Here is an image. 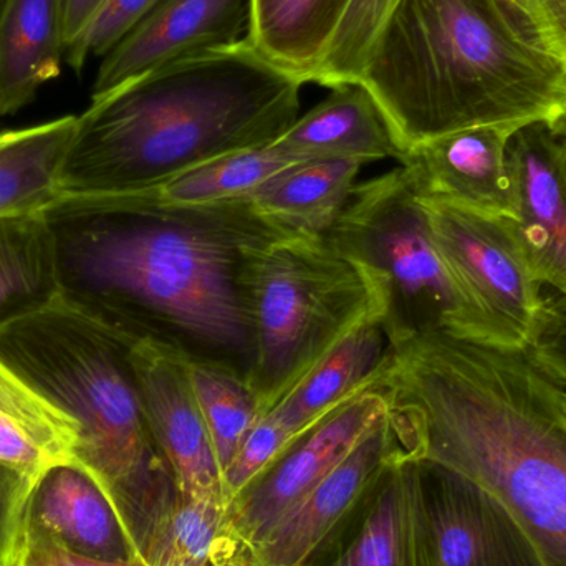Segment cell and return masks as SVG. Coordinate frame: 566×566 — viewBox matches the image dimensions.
<instances>
[{"label":"cell","instance_id":"cell-1","mask_svg":"<svg viewBox=\"0 0 566 566\" xmlns=\"http://www.w3.org/2000/svg\"><path fill=\"white\" fill-rule=\"evenodd\" d=\"M42 216L59 303L128 345L245 379L254 361L252 265L275 244L305 239L251 199L175 205L159 189L59 196Z\"/></svg>","mask_w":566,"mask_h":566},{"label":"cell","instance_id":"cell-26","mask_svg":"<svg viewBox=\"0 0 566 566\" xmlns=\"http://www.w3.org/2000/svg\"><path fill=\"white\" fill-rule=\"evenodd\" d=\"M251 554L235 534L229 504L178 499L143 566H239Z\"/></svg>","mask_w":566,"mask_h":566},{"label":"cell","instance_id":"cell-41","mask_svg":"<svg viewBox=\"0 0 566 566\" xmlns=\"http://www.w3.org/2000/svg\"><path fill=\"white\" fill-rule=\"evenodd\" d=\"M558 119H562V122L566 123V105H565V113H564V115H562L560 118H558Z\"/></svg>","mask_w":566,"mask_h":566},{"label":"cell","instance_id":"cell-34","mask_svg":"<svg viewBox=\"0 0 566 566\" xmlns=\"http://www.w3.org/2000/svg\"><path fill=\"white\" fill-rule=\"evenodd\" d=\"M538 45L566 69V0H511Z\"/></svg>","mask_w":566,"mask_h":566},{"label":"cell","instance_id":"cell-12","mask_svg":"<svg viewBox=\"0 0 566 566\" xmlns=\"http://www.w3.org/2000/svg\"><path fill=\"white\" fill-rule=\"evenodd\" d=\"M514 221L538 282L566 303V168L552 123L517 129L507 146Z\"/></svg>","mask_w":566,"mask_h":566},{"label":"cell","instance_id":"cell-37","mask_svg":"<svg viewBox=\"0 0 566 566\" xmlns=\"http://www.w3.org/2000/svg\"><path fill=\"white\" fill-rule=\"evenodd\" d=\"M547 379L548 382H551L552 391H554L555 401H557L558 408H560L562 415H564L566 419V385L565 382H560L557 381V379L551 378V376H547Z\"/></svg>","mask_w":566,"mask_h":566},{"label":"cell","instance_id":"cell-8","mask_svg":"<svg viewBox=\"0 0 566 566\" xmlns=\"http://www.w3.org/2000/svg\"><path fill=\"white\" fill-rule=\"evenodd\" d=\"M421 199L432 238L452 274L502 332L528 348L547 296L514 219Z\"/></svg>","mask_w":566,"mask_h":566},{"label":"cell","instance_id":"cell-30","mask_svg":"<svg viewBox=\"0 0 566 566\" xmlns=\"http://www.w3.org/2000/svg\"><path fill=\"white\" fill-rule=\"evenodd\" d=\"M296 432L286 424L275 409L265 412L255 421L245 436L231 464L222 474L224 494L229 504L242 494L296 438Z\"/></svg>","mask_w":566,"mask_h":566},{"label":"cell","instance_id":"cell-10","mask_svg":"<svg viewBox=\"0 0 566 566\" xmlns=\"http://www.w3.org/2000/svg\"><path fill=\"white\" fill-rule=\"evenodd\" d=\"M419 464L429 566H545L522 525L488 489L442 465Z\"/></svg>","mask_w":566,"mask_h":566},{"label":"cell","instance_id":"cell-17","mask_svg":"<svg viewBox=\"0 0 566 566\" xmlns=\"http://www.w3.org/2000/svg\"><path fill=\"white\" fill-rule=\"evenodd\" d=\"M295 161L355 159L368 165L381 159L401 161L406 148L371 93L361 85H342L272 143Z\"/></svg>","mask_w":566,"mask_h":566},{"label":"cell","instance_id":"cell-14","mask_svg":"<svg viewBox=\"0 0 566 566\" xmlns=\"http://www.w3.org/2000/svg\"><path fill=\"white\" fill-rule=\"evenodd\" d=\"M396 451L388 411L348 455L251 552L254 566H306L365 495Z\"/></svg>","mask_w":566,"mask_h":566},{"label":"cell","instance_id":"cell-29","mask_svg":"<svg viewBox=\"0 0 566 566\" xmlns=\"http://www.w3.org/2000/svg\"><path fill=\"white\" fill-rule=\"evenodd\" d=\"M399 0H349L336 23L315 76V85L335 88L361 82L382 27Z\"/></svg>","mask_w":566,"mask_h":566},{"label":"cell","instance_id":"cell-9","mask_svg":"<svg viewBox=\"0 0 566 566\" xmlns=\"http://www.w3.org/2000/svg\"><path fill=\"white\" fill-rule=\"evenodd\" d=\"M375 382L300 432L229 504L232 528L249 554L352 452L385 416Z\"/></svg>","mask_w":566,"mask_h":566},{"label":"cell","instance_id":"cell-40","mask_svg":"<svg viewBox=\"0 0 566 566\" xmlns=\"http://www.w3.org/2000/svg\"><path fill=\"white\" fill-rule=\"evenodd\" d=\"M239 566H254V564H252V558H251V560L244 562V564L239 565Z\"/></svg>","mask_w":566,"mask_h":566},{"label":"cell","instance_id":"cell-19","mask_svg":"<svg viewBox=\"0 0 566 566\" xmlns=\"http://www.w3.org/2000/svg\"><path fill=\"white\" fill-rule=\"evenodd\" d=\"M63 0H9L0 15V116L15 115L62 72Z\"/></svg>","mask_w":566,"mask_h":566},{"label":"cell","instance_id":"cell-18","mask_svg":"<svg viewBox=\"0 0 566 566\" xmlns=\"http://www.w3.org/2000/svg\"><path fill=\"white\" fill-rule=\"evenodd\" d=\"M352 544L328 566H429L422 471L396 444Z\"/></svg>","mask_w":566,"mask_h":566},{"label":"cell","instance_id":"cell-22","mask_svg":"<svg viewBox=\"0 0 566 566\" xmlns=\"http://www.w3.org/2000/svg\"><path fill=\"white\" fill-rule=\"evenodd\" d=\"M355 159L293 163L255 189V208L302 238L319 239L335 224L355 191L363 168Z\"/></svg>","mask_w":566,"mask_h":566},{"label":"cell","instance_id":"cell-4","mask_svg":"<svg viewBox=\"0 0 566 566\" xmlns=\"http://www.w3.org/2000/svg\"><path fill=\"white\" fill-rule=\"evenodd\" d=\"M359 83L406 151L479 126L555 123L566 105L565 66L511 0H399Z\"/></svg>","mask_w":566,"mask_h":566},{"label":"cell","instance_id":"cell-32","mask_svg":"<svg viewBox=\"0 0 566 566\" xmlns=\"http://www.w3.org/2000/svg\"><path fill=\"white\" fill-rule=\"evenodd\" d=\"M35 481L0 462V566H13L19 562L27 502Z\"/></svg>","mask_w":566,"mask_h":566},{"label":"cell","instance_id":"cell-25","mask_svg":"<svg viewBox=\"0 0 566 566\" xmlns=\"http://www.w3.org/2000/svg\"><path fill=\"white\" fill-rule=\"evenodd\" d=\"M56 302L55 251L42 212L0 218V329Z\"/></svg>","mask_w":566,"mask_h":566},{"label":"cell","instance_id":"cell-11","mask_svg":"<svg viewBox=\"0 0 566 566\" xmlns=\"http://www.w3.org/2000/svg\"><path fill=\"white\" fill-rule=\"evenodd\" d=\"M132 361L146 421L171 469L179 497L229 504L186 361L151 346H133Z\"/></svg>","mask_w":566,"mask_h":566},{"label":"cell","instance_id":"cell-2","mask_svg":"<svg viewBox=\"0 0 566 566\" xmlns=\"http://www.w3.org/2000/svg\"><path fill=\"white\" fill-rule=\"evenodd\" d=\"M406 458L488 489L566 566V419L527 348L422 333L391 346L375 381Z\"/></svg>","mask_w":566,"mask_h":566},{"label":"cell","instance_id":"cell-38","mask_svg":"<svg viewBox=\"0 0 566 566\" xmlns=\"http://www.w3.org/2000/svg\"><path fill=\"white\" fill-rule=\"evenodd\" d=\"M552 125H554V128L557 129L558 136H560L562 151H564L566 168V123L562 122V119H557V122L552 123Z\"/></svg>","mask_w":566,"mask_h":566},{"label":"cell","instance_id":"cell-36","mask_svg":"<svg viewBox=\"0 0 566 566\" xmlns=\"http://www.w3.org/2000/svg\"><path fill=\"white\" fill-rule=\"evenodd\" d=\"M108 0H63L66 50L75 45L98 19Z\"/></svg>","mask_w":566,"mask_h":566},{"label":"cell","instance_id":"cell-16","mask_svg":"<svg viewBox=\"0 0 566 566\" xmlns=\"http://www.w3.org/2000/svg\"><path fill=\"white\" fill-rule=\"evenodd\" d=\"M23 532L85 560L142 566L115 505L76 462L53 465L36 478Z\"/></svg>","mask_w":566,"mask_h":566},{"label":"cell","instance_id":"cell-6","mask_svg":"<svg viewBox=\"0 0 566 566\" xmlns=\"http://www.w3.org/2000/svg\"><path fill=\"white\" fill-rule=\"evenodd\" d=\"M319 239L379 286L382 326L391 346L442 332L482 345L521 348L446 264L421 196L402 166L356 185L335 224Z\"/></svg>","mask_w":566,"mask_h":566},{"label":"cell","instance_id":"cell-3","mask_svg":"<svg viewBox=\"0 0 566 566\" xmlns=\"http://www.w3.org/2000/svg\"><path fill=\"white\" fill-rule=\"evenodd\" d=\"M302 86L245 39L129 80L76 115L60 196L151 191L272 145L298 118Z\"/></svg>","mask_w":566,"mask_h":566},{"label":"cell","instance_id":"cell-28","mask_svg":"<svg viewBox=\"0 0 566 566\" xmlns=\"http://www.w3.org/2000/svg\"><path fill=\"white\" fill-rule=\"evenodd\" d=\"M186 365L196 402L224 474L239 446L261 418L258 398L248 379L235 373L219 366Z\"/></svg>","mask_w":566,"mask_h":566},{"label":"cell","instance_id":"cell-43","mask_svg":"<svg viewBox=\"0 0 566 566\" xmlns=\"http://www.w3.org/2000/svg\"><path fill=\"white\" fill-rule=\"evenodd\" d=\"M0 118H2V116H0Z\"/></svg>","mask_w":566,"mask_h":566},{"label":"cell","instance_id":"cell-5","mask_svg":"<svg viewBox=\"0 0 566 566\" xmlns=\"http://www.w3.org/2000/svg\"><path fill=\"white\" fill-rule=\"evenodd\" d=\"M132 349L59 302L0 329L2 361L78 426L75 462L115 505L143 566L179 494L143 411Z\"/></svg>","mask_w":566,"mask_h":566},{"label":"cell","instance_id":"cell-23","mask_svg":"<svg viewBox=\"0 0 566 566\" xmlns=\"http://www.w3.org/2000/svg\"><path fill=\"white\" fill-rule=\"evenodd\" d=\"M349 0H251L245 40L296 82H315L329 39Z\"/></svg>","mask_w":566,"mask_h":566},{"label":"cell","instance_id":"cell-35","mask_svg":"<svg viewBox=\"0 0 566 566\" xmlns=\"http://www.w3.org/2000/svg\"><path fill=\"white\" fill-rule=\"evenodd\" d=\"M19 564L22 566H133L85 560V558L75 557V555L62 551L46 538L25 534V532H23Z\"/></svg>","mask_w":566,"mask_h":566},{"label":"cell","instance_id":"cell-33","mask_svg":"<svg viewBox=\"0 0 566 566\" xmlns=\"http://www.w3.org/2000/svg\"><path fill=\"white\" fill-rule=\"evenodd\" d=\"M527 353L545 375L566 385V303L558 296L545 300Z\"/></svg>","mask_w":566,"mask_h":566},{"label":"cell","instance_id":"cell-15","mask_svg":"<svg viewBox=\"0 0 566 566\" xmlns=\"http://www.w3.org/2000/svg\"><path fill=\"white\" fill-rule=\"evenodd\" d=\"M517 132L479 126L411 146L399 166L421 198L514 219L507 146Z\"/></svg>","mask_w":566,"mask_h":566},{"label":"cell","instance_id":"cell-31","mask_svg":"<svg viewBox=\"0 0 566 566\" xmlns=\"http://www.w3.org/2000/svg\"><path fill=\"white\" fill-rule=\"evenodd\" d=\"M165 0H108L88 32L70 46L65 62L82 72L90 56H105Z\"/></svg>","mask_w":566,"mask_h":566},{"label":"cell","instance_id":"cell-42","mask_svg":"<svg viewBox=\"0 0 566 566\" xmlns=\"http://www.w3.org/2000/svg\"><path fill=\"white\" fill-rule=\"evenodd\" d=\"M13 566H22V565H20V564H19V562H17V564H15V565H13Z\"/></svg>","mask_w":566,"mask_h":566},{"label":"cell","instance_id":"cell-20","mask_svg":"<svg viewBox=\"0 0 566 566\" xmlns=\"http://www.w3.org/2000/svg\"><path fill=\"white\" fill-rule=\"evenodd\" d=\"M389 352L391 343L381 316H373L339 339L272 409L300 434L371 386L381 375Z\"/></svg>","mask_w":566,"mask_h":566},{"label":"cell","instance_id":"cell-39","mask_svg":"<svg viewBox=\"0 0 566 566\" xmlns=\"http://www.w3.org/2000/svg\"><path fill=\"white\" fill-rule=\"evenodd\" d=\"M7 2H9V0H0V15H2L3 9H6Z\"/></svg>","mask_w":566,"mask_h":566},{"label":"cell","instance_id":"cell-21","mask_svg":"<svg viewBox=\"0 0 566 566\" xmlns=\"http://www.w3.org/2000/svg\"><path fill=\"white\" fill-rule=\"evenodd\" d=\"M76 448V422L0 358V462L36 479Z\"/></svg>","mask_w":566,"mask_h":566},{"label":"cell","instance_id":"cell-24","mask_svg":"<svg viewBox=\"0 0 566 566\" xmlns=\"http://www.w3.org/2000/svg\"><path fill=\"white\" fill-rule=\"evenodd\" d=\"M75 128L76 115H66L0 133V218L36 214L59 198Z\"/></svg>","mask_w":566,"mask_h":566},{"label":"cell","instance_id":"cell-13","mask_svg":"<svg viewBox=\"0 0 566 566\" xmlns=\"http://www.w3.org/2000/svg\"><path fill=\"white\" fill-rule=\"evenodd\" d=\"M249 17L251 0H165L103 56L92 98L182 56L241 42Z\"/></svg>","mask_w":566,"mask_h":566},{"label":"cell","instance_id":"cell-27","mask_svg":"<svg viewBox=\"0 0 566 566\" xmlns=\"http://www.w3.org/2000/svg\"><path fill=\"white\" fill-rule=\"evenodd\" d=\"M293 163L298 161L282 155L272 145L245 149L191 169L159 188V192L175 205H211L244 199Z\"/></svg>","mask_w":566,"mask_h":566},{"label":"cell","instance_id":"cell-7","mask_svg":"<svg viewBox=\"0 0 566 566\" xmlns=\"http://www.w3.org/2000/svg\"><path fill=\"white\" fill-rule=\"evenodd\" d=\"M249 310L254 361L248 376L261 416L359 323L381 316L382 295L368 272L322 239H292L252 265Z\"/></svg>","mask_w":566,"mask_h":566}]
</instances>
